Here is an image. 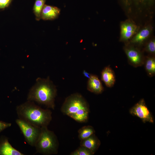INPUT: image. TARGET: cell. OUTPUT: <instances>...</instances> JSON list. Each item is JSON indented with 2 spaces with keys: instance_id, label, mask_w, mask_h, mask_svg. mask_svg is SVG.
I'll use <instances>...</instances> for the list:
<instances>
[{
  "instance_id": "6da1fadb",
  "label": "cell",
  "mask_w": 155,
  "mask_h": 155,
  "mask_svg": "<svg viewBox=\"0 0 155 155\" xmlns=\"http://www.w3.org/2000/svg\"><path fill=\"white\" fill-rule=\"evenodd\" d=\"M57 95L56 86L49 77L46 78H38L35 84L29 90L27 100L54 110Z\"/></svg>"
},
{
  "instance_id": "7a4b0ae2",
  "label": "cell",
  "mask_w": 155,
  "mask_h": 155,
  "mask_svg": "<svg viewBox=\"0 0 155 155\" xmlns=\"http://www.w3.org/2000/svg\"><path fill=\"white\" fill-rule=\"evenodd\" d=\"M18 118L40 127L48 126L52 120L50 110L43 109L34 102L27 100L16 107Z\"/></svg>"
},
{
  "instance_id": "3957f363",
  "label": "cell",
  "mask_w": 155,
  "mask_h": 155,
  "mask_svg": "<svg viewBox=\"0 0 155 155\" xmlns=\"http://www.w3.org/2000/svg\"><path fill=\"white\" fill-rule=\"evenodd\" d=\"M61 110L64 114L82 123L87 121L90 111L87 101L82 95L78 93L66 97Z\"/></svg>"
},
{
  "instance_id": "277c9868",
  "label": "cell",
  "mask_w": 155,
  "mask_h": 155,
  "mask_svg": "<svg viewBox=\"0 0 155 155\" xmlns=\"http://www.w3.org/2000/svg\"><path fill=\"white\" fill-rule=\"evenodd\" d=\"M59 142L57 136L47 126L41 127V131L34 147L37 153L43 155L57 154Z\"/></svg>"
},
{
  "instance_id": "5b68a950",
  "label": "cell",
  "mask_w": 155,
  "mask_h": 155,
  "mask_svg": "<svg viewBox=\"0 0 155 155\" xmlns=\"http://www.w3.org/2000/svg\"><path fill=\"white\" fill-rule=\"evenodd\" d=\"M25 139L28 144L34 147L41 131V127L33 125L19 118L16 120Z\"/></svg>"
},
{
  "instance_id": "8992f818",
  "label": "cell",
  "mask_w": 155,
  "mask_h": 155,
  "mask_svg": "<svg viewBox=\"0 0 155 155\" xmlns=\"http://www.w3.org/2000/svg\"><path fill=\"white\" fill-rule=\"evenodd\" d=\"M129 113L140 118L144 123L154 122L153 117L146 106L144 99H141L129 110Z\"/></svg>"
},
{
  "instance_id": "52a82bcc",
  "label": "cell",
  "mask_w": 155,
  "mask_h": 155,
  "mask_svg": "<svg viewBox=\"0 0 155 155\" xmlns=\"http://www.w3.org/2000/svg\"><path fill=\"white\" fill-rule=\"evenodd\" d=\"M138 28V26L131 20L122 22L120 25V40L123 42L128 40L137 32Z\"/></svg>"
},
{
  "instance_id": "ba28073f",
  "label": "cell",
  "mask_w": 155,
  "mask_h": 155,
  "mask_svg": "<svg viewBox=\"0 0 155 155\" xmlns=\"http://www.w3.org/2000/svg\"><path fill=\"white\" fill-rule=\"evenodd\" d=\"M124 51L129 63L135 67L140 66L144 63L142 55L137 49L133 46H127L124 48Z\"/></svg>"
},
{
  "instance_id": "9c48e42d",
  "label": "cell",
  "mask_w": 155,
  "mask_h": 155,
  "mask_svg": "<svg viewBox=\"0 0 155 155\" xmlns=\"http://www.w3.org/2000/svg\"><path fill=\"white\" fill-rule=\"evenodd\" d=\"M124 4L129 13H131L132 7L134 6L137 9L138 13H141L144 8H150L154 0H123Z\"/></svg>"
},
{
  "instance_id": "30bf717a",
  "label": "cell",
  "mask_w": 155,
  "mask_h": 155,
  "mask_svg": "<svg viewBox=\"0 0 155 155\" xmlns=\"http://www.w3.org/2000/svg\"><path fill=\"white\" fill-rule=\"evenodd\" d=\"M23 153L13 148L8 138L4 136L0 138V155H24Z\"/></svg>"
},
{
  "instance_id": "8fae6325",
  "label": "cell",
  "mask_w": 155,
  "mask_h": 155,
  "mask_svg": "<svg viewBox=\"0 0 155 155\" xmlns=\"http://www.w3.org/2000/svg\"><path fill=\"white\" fill-rule=\"evenodd\" d=\"M59 8L45 4L42 11L41 19L44 20H52L57 18L60 14Z\"/></svg>"
},
{
  "instance_id": "7c38bea8",
  "label": "cell",
  "mask_w": 155,
  "mask_h": 155,
  "mask_svg": "<svg viewBox=\"0 0 155 155\" xmlns=\"http://www.w3.org/2000/svg\"><path fill=\"white\" fill-rule=\"evenodd\" d=\"M88 90L96 94L102 93L104 90L102 83L96 75L91 74L87 82Z\"/></svg>"
},
{
  "instance_id": "4fadbf2b",
  "label": "cell",
  "mask_w": 155,
  "mask_h": 155,
  "mask_svg": "<svg viewBox=\"0 0 155 155\" xmlns=\"http://www.w3.org/2000/svg\"><path fill=\"white\" fill-rule=\"evenodd\" d=\"M152 30V28L150 25L144 27L135 34L131 39V43L139 44H142L149 36Z\"/></svg>"
},
{
  "instance_id": "5bb4252c",
  "label": "cell",
  "mask_w": 155,
  "mask_h": 155,
  "mask_svg": "<svg viewBox=\"0 0 155 155\" xmlns=\"http://www.w3.org/2000/svg\"><path fill=\"white\" fill-rule=\"evenodd\" d=\"M100 144V140L94 133L87 138L80 140V145L87 148L94 154Z\"/></svg>"
},
{
  "instance_id": "9a60e30c",
  "label": "cell",
  "mask_w": 155,
  "mask_h": 155,
  "mask_svg": "<svg viewBox=\"0 0 155 155\" xmlns=\"http://www.w3.org/2000/svg\"><path fill=\"white\" fill-rule=\"evenodd\" d=\"M101 79L107 87L111 88L114 85L115 81V74L109 66L104 68L101 72Z\"/></svg>"
},
{
  "instance_id": "2e32d148",
  "label": "cell",
  "mask_w": 155,
  "mask_h": 155,
  "mask_svg": "<svg viewBox=\"0 0 155 155\" xmlns=\"http://www.w3.org/2000/svg\"><path fill=\"white\" fill-rule=\"evenodd\" d=\"M78 138L80 140L85 139L95 133L94 127L90 125L84 126L78 131Z\"/></svg>"
},
{
  "instance_id": "e0dca14e",
  "label": "cell",
  "mask_w": 155,
  "mask_h": 155,
  "mask_svg": "<svg viewBox=\"0 0 155 155\" xmlns=\"http://www.w3.org/2000/svg\"><path fill=\"white\" fill-rule=\"evenodd\" d=\"M46 1V0H35L33 10L36 20L39 21L41 19L42 11Z\"/></svg>"
},
{
  "instance_id": "ac0fdd59",
  "label": "cell",
  "mask_w": 155,
  "mask_h": 155,
  "mask_svg": "<svg viewBox=\"0 0 155 155\" xmlns=\"http://www.w3.org/2000/svg\"><path fill=\"white\" fill-rule=\"evenodd\" d=\"M145 68L148 75L151 77L155 74V59L154 57H148L145 62Z\"/></svg>"
},
{
  "instance_id": "d6986e66",
  "label": "cell",
  "mask_w": 155,
  "mask_h": 155,
  "mask_svg": "<svg viewBox=\"0 0 155 155\" xmlns=\"http://www.w3.org/2000/svg\"><path fill=\"white\" fill-rule=\"evenodd\" d=\"M94 154L89 149L82 146H80L78 149L72 152L71 155H93Z\"/></svg>"
},
{
  "instance_id": "ffe728a7",
  "label": "cell",
  "mask_w": 155,
  "mask_h": 155,
  "mask_svg": "<svg viewBox=\"0 0 155 155\" xmlns=\"http://www.w3.org/2000/svg\"><path fill=\"white\" fill-rule=\"evenodd\" d=\"M146 50L148 52L154 54L155 53V40L153 39L147 44L146 47Z\"/></svg>"
},
{
  "instance_id": "44dd1931",
  "label": "cell",
  "mask_w": 155,
  "mask_h": 155,
  "mask_svg": "<svg viewBox=\"0 0 155 155\" xmlns=\"http://www.w3.org/2000/svg\"><path fill=\"white\" fill-rule=\"evenodd\" d=\"M12 0H0V9H3L7 7Z\"/></svg>"
},
{
  "instance_id": "7402d4cb",
  "label": "cell",
  "mask_w": 155,
  "mask_h": 155,
  "mask_svg": "<svg viewBox=\"0 0 155 155\" xmlns=\"http://www.w3.org/2000/svg\"><path fill=\"white\" fill-rule=\"evenodd\" d=\"M11 124L0 121V133L6 128L10 127Z\"/></svg>"
},
{
  "instance_id": "603a6c76",
  "label": "cell",
  "mask_w": 155,
  "mask_h": 155,
  "mask_svg": "<svg viewBox=\"0 0 155 155\" xmlns=\"http://www.w3.org/2000/svg\"><path fill=\"white\" fill-rule=\"evenodd\" d=\"M83 73L84 75L86 78H88V79L90 78L91 74L85 70H84Z\"/></svg>"
}]
</instances>
